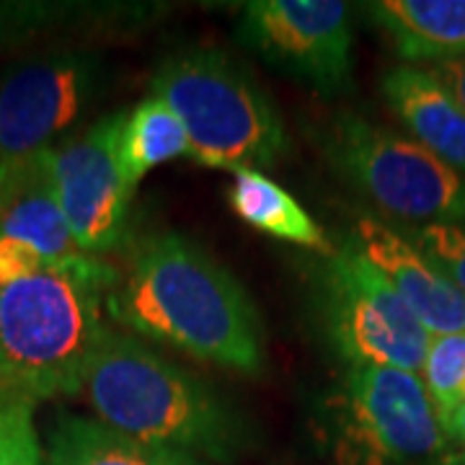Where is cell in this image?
Here are the masks:
<instances>
[{"instance_id": "6da1fadb", "label": "cell", "mask_w": 465, "mask_h": 465, "mask_svg": "<svg viewBox=\"0 0 465 465\" xmlns=\"http://www.w3.org/2000/svg\"><path fill=\"white\" fill-rule=\"evenodd\" d=\"M127 333L241 375L264 367L262 321L241 282L182 232H150L130 251L106 295Z\"/></svg>"}, {"instance_id": "7a4b0ae2", "label": "cell", "mask_w": 465, "mask_h": 465, "mask_svg": "<svg viewBox=\"0 0 465 465\" xmlns=\"http://www.w3.org/2000/svg\"><path fill=\"white\" fill-rule=\"evenodd\" d=\"M81 393L99 421L153 448L231 463L246 424L207 382L133 333L104 326Z\"/></svg>"}, {"instance_id": "3957f363", "label": "cell", "mask_w": 465, "mask_h": 465, "mask_svg": "<svg viewBox=\"0 0 465 465\" xmlns=\"http://www.w3.org/2000/svg\"><path fill=\"white\" fill-rule=\"evenodd\" d=\"M114 282V266L84 253L0 284V388L34 403L81 393Z\"/></svg>"}, {"instance_id": "277c9868", "label": "cell", "mask_w": 465, "mask_h": 465, "mask_svg": "<svg viewBox=\"0 0 465 465\" xmlns=\"http://www.w3.org/2000/svg\"><path fill=\"white\" fill-rule=\"evenodd\" d=\"M150 91L179 116L189 155L207 168H272L287 150L277 104L238 57L192 47L166 57Z\"/></svg>"}, {"instance_id": "5b68a950", "label": "cell", "mask_w": 465, "mask_h": 465, "mask_svg": "<svg viewBox=\"0 0 465 465\" xmlns=\"http://www.w3.org/2000/svg\"><path fill=\"white\" fill-rule=\"evenodd\" d=\"M311 134L323 161L382 215L419 228L465 220V176L409 134L351 109L318 119Z\"/></svg>"}, {"instance_id": "8992f818", "label": "cell", "mask_w": 465, "mask_h": 465, "mask_svg": "<svg viewBox=\"0 0 465 465\" xmlns=\"http://www.w3.org/2000/svg\"><path fill=\"white\" fill-rule=\"evenodd\" d=\"M336 450L349 465H442L448 434L419 372L349 367L329 401Z\"/></svg>"}, {"instance_id": "52a82bcc", "label": "cell", "mask_w": 465, "mask_h": 465, "mask_svg": "<svg viewBox=\"0 0 465 465\" xmlns=\"http://www.w3.org/2000/svg\"><path fill=\"white\" fill-rule=\"evenodd\" d=\"M316 280L321 321L349 367L421 372L432 336L349 241L321 256Z\"/></svg>"}, {"instance_id": "ba28073f", "label": "cell", "mask_w": 465, "mask_h": 465, "mask_svg": "<svg viewBox=\"0 0 465 465\" xmlns=\"http://www.w3.org/2000/svg\"><path fill=\"white\" fill-rule=\"evenodd\" d=\"M109 78L91 50H50L0 70V163L50 150L81 122Z\"/></svg>"}, {"instance_id": "9c48e42d", "label": "cell", "mask_w": 465, "mask_h": 465, "mask_svg": "<svg viewBox=\"0 0 465 465\" xmlns=\"http://www.w3.org/2000/svg\"><path fill=\"white\" fill-rule=\"evenodd\" d=\"M351 16L344 0H253L241 14L238 39L266 65L336 96L354 70Z\"/></svg>"}, {"instance_id": "30bf717a", "label": "cell", "mask_w": 465, "mask_h": 465, "mask_svg": "<svg viewBox=\"0 0 465 465\" xmlns=\"http://www.w3.org/2000/svg\"><path fill=\"white\" fill-rule=\"evenodd\" d=\"M122 119L124 112H112L52 148V182L70 235L99 259L122 243L134 194L116 155Z\"/></svg>"}, {"instance_id": "8fae6325", "label": "cell", "mask_w": 465, "mask_h": 465, "mask_svg": "<svg viewBox=\"0 0 465 465\" xmlns=\"http://www.w3.org/2000/svg\"><path fill=\"white\" fill-rule=\"evenodd\" d=\"M347 241L393 287L430 336L465 331V295L414 238L378 217L362 215L354 220Z\"/></svg>"}, {"instance_id": "7c38bea8", "label": "cell", "mask_w": 465, "mask_h": 465, "mask_svg": "<svg viewBox=\"0 0 465 465\" xmlns=\"http://www.w3.org/2000/svg\"><path fill=\"white\" fill-rule=\"evenodd\" d=\"M0 235L24 241L50 262L84 256L52 182V148L0 163Z\"/></svg>"}, {"instance_id": "4fadbf2b", "label": "cell", "mask_w": 465, "mask_h": 465, "mask_svg": "<svg viewBox=\"0 0 465 465\" xmlns=\"http://www.w3.org/2000/svg\"><path fill=\"white\" fill-rule=\"evenodd\" d=\"M381 94L414 143L465 176V109L432 70L391 67Z\"/></svg>"}, {"instance_id": "5bb4252c", "label": "cell", "mask_w": 465, "mask_h": 465, "mask_svg": "<svg viewBox=\"0 0 465 465\" xmlns=\"http://www.w3.org/2000/svg\"><path fill=\"white\" fill-rule=\"evenodd\" d=\"M362 8L406 65L465 57V0H378Z\"/></svg>"}, {"instance_id": "9a60e30c", "label": "cell", "mask_w": 465, "mask_h": 465, "mask_svg": "<svg viewBox=\"0 0 465 465\" xmlns=\"http://www.w3.org/2000/svg\"><path fill=\"white\" fill-rule=\"evenodd\" d=\"M47 465H207L176 450L153 448L106 427L96 416L63 414L47 440Z\"/></svg>"}, {"instance_id": "2e32d148", "label": "cell", "mask_w": 465, "mask_h": 465, "mask_svg": "<svg viewBox=\"0 0 465 465\" xmlns=\"http://www.w3.org/2000/svg\"><path fill=\"white\" fill-rule=\"evenodd\" d=\"M228 202L232 213L243 223L277 241H287L302 249H316L321 253L331 251L326 232L308 215V210H302V204L284 186L269 179L264 171H232Z\"/></svg>"}, {"instance_id": "e0dca14e", "label": "cell", "mask_w": 465, "mask_h": 465, "mask_svg": "<svg viewBox=\"0 0 465 465\" xmlns=\"http://www.w3.org/2000/svg\"><path fill=\"white\" fill-rule=\"evenodd\" d=\"M116 155L124 179L134 189L153 168L189 155V140L179 116L161 99L148 96L124 112L116 137Z\"/></svg>"}, {"instance_id": "ac0fdd59", "label": "cell", "mask_w": 465, "mask_h": 465, "mask_svg": "<svg viewBox=\"0 0 465 465\" xmlns=\"http://www.w3.org/2000/svg\"><path fill=\"white\" fill-rule=\"evenodd\" d=\"M419 375L437 414L465 401V331L432 336Z\"/></svg>"}, {"instance_id": "d6986e66", "label": "cell", "mask_w": 465, "mask_h": 465, "mask_svg": "<svg viewBox=\"0 0 465 465\" xmlns=\"http://www.w3.org/2000/svg\"><path fill=\"white\" fill-rule=\"evenodd\" d=\"M34 409L32 399L0 388V465H42Z\"/></svg>"}, {"instance_id": "ffe728a7", "label": "cell", "mask_w": 465, "mask_h": 465, "mask_svg": "<svg viewBox=\"0 0 465 465\" xmlns=\"http://www.w3.org/2000/svg\"><path fill=\"white\" fill-rule=\"evenodd\" d=\"M414 243L448 272L450 280L465 295V220L421 225L414 232Z\"/></svg>"}, {"instance_id": "44dd1931", "label": "cell", "mask_w": 465, "mask_h": 465, "mask_svg": "<svg viewBox=\"0 0 465 465\" xmlns=\"http://www.w3.org/2000/svg\"><path fill=\"white\" fill-rule=\"evenodd\" d=\"M50 264H57V262H50L47 256H42L39 251L24 241L0 235V284L26 280Z\"/></svg>"}, {"instance_id": "7402d4cb", "label": "cell", "mask_w": 465, "mask_h": 465, "mask_svg": "<svg viewBox=\"0 0 465 465\" xmlns=\"http://www.w3.org/2000/svg\"><path fill=\"white\" fill-rule=\"evenodd\" d=\"M432 73L448 85L450 94L460 101V106L465 109V57L450 60V63H440L432 67Z\"/></svg>"}, {"instance_id": "603a6c76", "label": "cell", "mask_w": 465, "mask_h": 465, "mask_svg": "<svg viewBox=\"0 0 465 465\" xmlns=\"http://www.w3.org/2000/svg\"><path fill=\"white\" fill-rule=\"evenodd\" d=\"M440 421H442V430L448 434V440L465 448V401L452 406L445 414H440Z\"/></svg>"}]
</instances>
